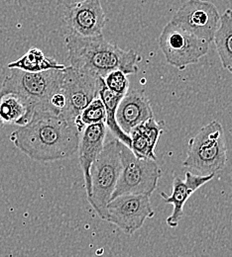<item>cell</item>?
Here are the masks:
<instances>
[{
    "label": "cell",
    "mask_w": 232,
    "mask_h": 257,
    "mask_svg": "<svg viewBox=\"0 0 232 257\" xmlns=\"http://www.w3.org/2000/svg\"><path fill=\"white\" fill-rule=\"evenodd\" d=\"M154 215L149 195L123 194L108 202L105 221L117 225L125 234L132 235Z\"/></svg>",
    "instance_id": "obj_9"
},
{
    "label": "cell",
    "mask_w": 232,
    "mask_h": 257,
    "mask_svg": "<svg viewBox=\"0 0 232 257\" xmlns=\"http://www.w3.org/2000/svg\"><path fill=\"white\" fill-rule=\"evenodd\" d=\"M227 149L222 125L211 121L190 140L188 156L183 165L200 175L215 174L224 168Z\"/></svg>",
    "instance_id": "obj_4"
},
{
    "label": "cell",
    "mask_w": 232,
    "mask_h": 257,
    "mask_svg": "<svg viewBox=\"0 0 232 257\" xmlns=\"http://www.w3.org/2000/svg\"><path fill=\"white\" fill-rule=\"evenodd\" d=\"M162 133V126L154 117L136 126L129 134L131 138L130 150L133 154L139 159L157 161L155 148Z\"/></svg>",
    "instance_id": "obj_15"
},
{
    "label": "cell",
    "mask_w": 232,
    "mask_h": 257,
    "mask_svg": "<svg viewBox=\"0 0 232 257\" xmlns=\"http://www.w3.org/2000/svg\"><path fill=\"white\" fill-rule=\"evenodd\" d=\"M214 175L215 174L200 175L187 171L185 174V180L181 179L179 176L174 178L171 195H167L165 192L160 194L165 203L171 204L174 207L173 213L167 218V225L173 228L179 225L181 219L184 216V207L189 198L205 183L212 180Z\"/></svg>",
    "instance_id": "obj_12"
},
{
    "label": "cell",
    "mask_w": 232,
    "mask_h": 257,
    "mask_svg": "<svg viewBox=\"0 0 232 257\" xmlns=\"http://www.w3.org/2000/svg\"><path fill=\"white\" fill-rule=\"evenodd\" d=\"M103 77L96 76L72 66H66L61 90L66 98V106L61 115L74 123L81 112L97 97Z\"/></svg>",
    "instance_id": "obj_8"
},
{
    "label": "cell",
    "mask_w": 232,
    "mask_h": 257,
    "mask_svg": "<svg viewBox=\"0 0 232 257\" xmlns=\"http://www.w3.org/2000/svg\"><path fill=\"white\" fill-rule=\"evenodd\" d=\"M103 79L106 87L115 94L125 95L129 89L127 74L124 73L122 70H113L109 72Z\"/></svg>",
    "instance_id": "obj_21"
},
{
    "label": "cell",
    "mask_w": 232,
    "mask_h": 257,
    "mask_svg": "<svg viewBox=\"0 0 232 257\" xmlns=\"http://www.w3.org/2000/svg\"><path fill=\"white\" fill-rule=\"evenodd\" d=\"M70 66L84 72L105 77L119 69L126 74L138 71L140 57L133 50L125 51L104 39L103 35L80 37L68 34L65 40Z\"/></svg>",
    "instance_id": "obj_2"
},
{
    "label": "cell",
    "mask_w": 232,
    "mask_h": 257,
    "mask_svg": "<svg viewBox=\"0 0 232 257\" xmlns=\"http://www.w3.org/2000/svg\"><path fill=\"white\" fill-rule=\"evenodd\" d=\"M3 126H4V123H3V122L0 120V130L3 128Z\"/></svg>",
    "instance_id": "obj_22"
},
{
    "label": "cell",
    "mask_w": 232,
    "mask_h": 257,
    "mask_svg": "<svg viewBox=\"0 0 232 257\" xmlns=\"http://www.w3.org/2000/svg\"><path fill=\"white\" fill-rule=\"evenodd\" d=\"M124 95H119L111 92L105 85L104 79L102 80L100 84V90H99V97L101 99L106 113L105 118V125L109 128L111 134L114 136L116 140H118L123 145L130 148L131 146V138L129 135L124 133L122 128L119 127L117 121H116V111L117 107Z\"/></svg>",
    "instance_id": "obj_17"
},
{
    "label": "cell",
    "mask_w": 232,
    "mask_h": 257,
    "mask_svg": "<svg viewBox=\"0 0 232 257\" xmlns=\"http://www.w3.org/2000/svg\"><path fill=\"white\" fill-rule=\"evenodd\" d=\"M121 168L120 142L115 139L104 144L91 168L92 195L88 200L102 220H105L106 206L115 189Z\"/></svg>",
    "instance_id": "obj_5"
},
{
    "label": "cell",
    "mask_w": 232,
    "mask_h": 257,
    "mask_svg": "<svg viewBox=\"0 0 232 257\" xmlns=\"http://www.w3.org/2000/svg\"><path fill=\"white\" fill-rule=\"evenodd\" d=\"M106 113L104 105L100 97L95 98L75 119L74 124L80 133L84 131L86 126L98 123H105Z\"/></svg>",
    "instance_id": "obj_20"
},
{
    "label": "cell",
    "mask_w": 232,
    "mask_h": 257,
    "mask_svg": "<svg viewBox=\"0 0 232 257\" xmlns=\"http://www.w3.org/2000/svg\"><path fill=\"white\" fill-rule=\"evenodd\" d=\"M81 133L75 124L51 110H36L30 121L19 126L10 140L35 161H61L78 152Z\"/></svg>",
    "instance_id": "obj_1"
},
{
    "label": "cell",
    "mask_w": 232,
    "mask_h": 257,
    "mask_svg": "<svg viewBox=\"0 0 232 257\" xmlns=\"http://www.w3.org/2000/svg\"><path fill=\"white\" fill-rule=\"evenodd\" d=\"M159 45L167 62L184 70L188 65L198 64L208 53L210 44L171 20L160 35Z\"/></svg>",
    "instance_id": "obj_7"
},
{
    "label": "cell",
    "mask_w": 232,
    "mask_h": 257,
    "mask_svg": "<svg viewBox=\"0 0 232 257\" xmlns=\"http://www.w3.org/2000/svg\"><path fill=\"white\" fill-rule=\"evenodd\" d=\"M172 21L210 44L218 29L220 15L210 1L188 0L178 9Z\"/></svg>",
    "instance_id": "obj_10"
},
{
    "label": "cell",
    "mask_w": 232,
    "mask_h": 257,
    "mask_svg": "<svg viewBox=\"0 0 232 257\" xmlns=\"http://www.w3.org/2000/svg\"><path fill=\"white\" fill-rule=\"evenodd\" d=\"M213 42L216 47L223 68L232 73V10L226 9L220 16V22L214 35Z\"/></svg>",
    "instance_id": "obj_18"
},
{
    "label": "cell",
    "mask_w": 232,
    "mask_h": 257,
    "mask_svg": "<svg viewBox=\"0 0 232 257\" xmlns=\"http://www.w3.org/2000/svg\"><path fill=\"white\" fill-rule=\"evenodd\" d=\"M154 117L149 98L143 91L133 90L122 97L116 111V121L127 135L136 126Z\"/></svg>",
    "instance_id": "obj_14"
},
{
    "label": "cell",
    "mask_w": 232,
    "mask_h": 257,
    "mask_svg": "<svg viewBox=\"0 0 232 257\" xmlns=\"http://www.w3.org/2000/svg\"><path fill=\"white\" fill-rule=\"evenodd\" d=\"M120 160L122 168L111 199L123 194L150 196L156 190L162 176L157 161L137 158L130 148L122 143H120Z\"/></svg>",
    "instance_id": "obj_6"
},
{
    "label": "cell",
    "mask_w": 232,
    "mask_h": 257,
    "mask_svg": "<svg viewBox=\"0 0 232 257\" xmlns=\"http://www.w3.org/2000/svg\"><path fill=\"white\" fill-rule=\"evenodd\" d=\"M33 113L29 105L16 94L0 97V120L4 124L23 126L30 121Z\"/></svg>",
    "instance_id": "obj_16"
},
{
    "label": "cell",
    "mask_w": 232,
    "mask_h": 257,
    "mask_svg": "<svg viewBox=\"0 0 232 257\" xmlns=\"http://www.w3.org/2000/svg\"><path fill=\"white\" fill-rule=\"evenodd\" d=\"M7 67L9 69L19 68L25 71L39 72L48 69H64L66 65L57 63L53 58L46 57L41 50L33 48L17 61L7 64Z\"/></svg>",
    "instance_id": "obj_19"
},
{
    "label": "cell",
    "mask_w": 232,
    "mask_h": 257,
    "mask_svg": "<svg viewBox=\"0 0 232 257\" xmlns=\"http://www.w3.org/2000/svg\"><path fill=\"white\" fill-rule=\"evenodd\" d=\"M106 137L105 123H98L86 126L80 136L79 161L83 170L88 197L92 195L91 168L103 149Z\"/></svg>",
    "instance_id": "obj_13"
},
{
    "label": "cell",
    "mask_w": 232,
    "mask_h": 257,
    "mask_svg": "<svg viewBox=\"0 0 232 257\" xmlns=\"http://www.w3.org/2000/svg\"><path fill=\"white\" fill-rule=\"evenodd\" d=\"M65 22L71 35L95 37L102 35L106 15L100 0H82L66 5Z\"/></svg>",
    "instance_id": "obj_11"
},
{
    "label": "cell",
    "mask_w": 232,
    "mask_h": 257,
    "mask_svg": "<svg viewBox=\"0 0 232 257\" xmlns=\"http://www.w3.org/2000/svg\"><path fill=\"white\" fill-rule=\"evenodd\" d=\"M65 69V68H64ZM64 69H48L39 72L10 68L0 87V97L13 93L21 97L35 112L36 110H51L52 96L62 87Z\"/></svg>",
    "instance_id": "obj_3"
}]
</instances>
